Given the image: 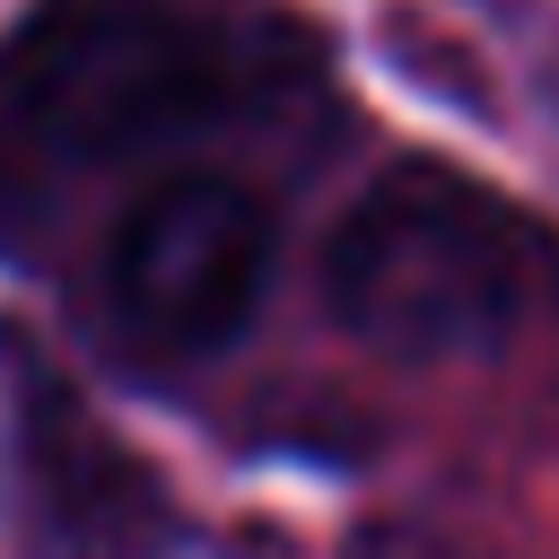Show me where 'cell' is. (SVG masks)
I'll return each instance as SVG.
<instances>
[{
  "label": "cell",
  "instance_id": "cell-1",
  "mask_svg": "<svg viewBox=\"0 0 559 559\" xmlns=\"http://www.w3.org/2000/svg\"><path fill=\"white\" fill-rule=\"evenodd\" d=\"M314 26L262 0H35L0 35V245L70 183L306 105Z\"/></svg>",
  "mask_w": 559,
  "mask_h": 559
},
{
  "label": "cell",
  "instance_id": "cell-2",
  "mask_svg": "<svg viewBox=\"0 0 559 559\" xmlns=\"http://www.w3.org/2000/svg\"><path fill=\"white\" fill-rule=\"evenodd\" d=\"M542 280L533 218L445 157H393L323 245L332 314L384 358L498 349Z\"/></svg>",
  "mask_w": 559,
  "mask_h": 559
},
{
  "label": "cell",
  "instance_id": "cell-3",
  "mask_svg": "<svg viewBox=\"0 0 559 559\" xmlns=\"http://www.w3.org/2000/svg\"><path fill=\"white\" fill-rule=\"evenodd\" d=\"M0 515L26 559H175L183 542L157 463L131 454L17 332H0Z\"/></svg>",
  "mask_w": 559,
  "mask_h": 559
},
{
  "label": "cell",
  "instance_id": "cell-4",
  "mask_svg": "<svg viewBox=\"0 0 559 559\" xmlns=\"http://www.w3.org/2000/svg\"><path fill=\"white\" fill-rule=\"evenodd\" d=\"M271 280V210L236 175H166L148 183L105 245V306L122 341L157 358L227 349Z\"/></svg>",
  "mask_w": 559,
  "mask_h": 559
},
{
  "label": "cell",
  "instance_id": "cell-5",
  "mask_svg": "<svg viewBox=\"0 0 559 559\" xmlns=\"http://www.w3.org/2000/svg\"><path fill=\"white\" fill-rule=\"evenodd\" d=\"M341 559H472V550H454L445 533H419V524H358L341 542Z\"/></svg>",
  "mask_w": 559,
  "mask_h": 559
},
{
  "label": "cell",
  "instance_id": "cell-6",
  "mask_svg": "<svg viewBox=\"0 0 559 559\" xmlns=\"http://www.w3.org/2000/svg\"><path fill=\"white\" fill-rule=\"evenodd\" d=\"M542 96H550V114H559V52H550V70H542Z\"/></svg>",
  "mask_w": 559,
  "mask_h": 559
}]
</instances>
